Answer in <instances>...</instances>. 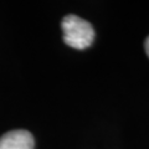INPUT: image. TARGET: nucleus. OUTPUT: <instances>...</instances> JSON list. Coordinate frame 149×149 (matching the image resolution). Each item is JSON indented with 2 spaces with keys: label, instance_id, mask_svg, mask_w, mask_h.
Segmentation results:
<instances>
[{
  "label": "nucleus",
  "instance_id": "3",
  "mask_svg": "<svg viewBox=\"0 0 149 149\" xmlns=\"http://www.w3.org/2000/svg\"><path fill=\"white\" fill-rule=\"evenodd\" d=\"M144 47H146V52H147L148 57H149V36L147 37V40H146V44H144Z\"/></svg>",
  "mask_w": 149,
  "mask_h": 149
},
{
  "label": "nucleus",
  "instance_id": "2",
  "mask_svg": "<svg viewBox=\"0 0 149 149\" xmlns=\"http://www.w3.org/2000/svg\"><path fill=\"white\" fill-rule=\"evenodd\" d=\"M35 141L25 129L10 130L0 137V149H34Z\"/></svg>",
  "mask_w": 149,
  "mask_h": 149
},
{
  "label": "nucleus",
  "instance_id": "1",
  "mask_svg": "<svg viewBox=\"0 0 149 149\" xmlns=\"http://www.w3.org/2000/svg\"><path fill=\"white\" fill-rule=\"evenodd\" d=\"M61 27L63 31V41L76 50L90 47L95 40V30L92 25L77 15L65 16Z\"/></svg>",
  "mask_w": 149,
  "mask_h": 149
}]
</instances>
